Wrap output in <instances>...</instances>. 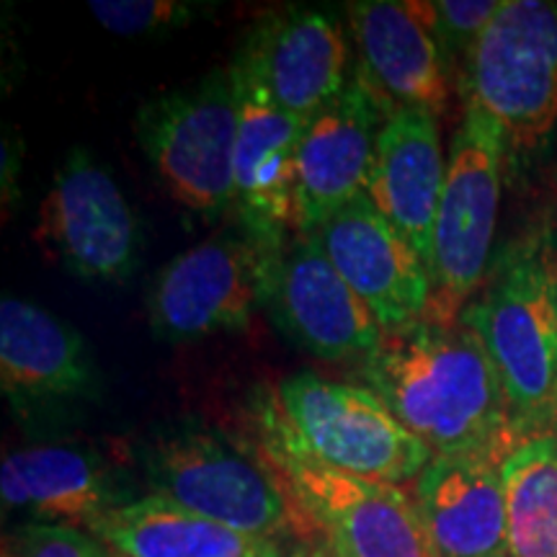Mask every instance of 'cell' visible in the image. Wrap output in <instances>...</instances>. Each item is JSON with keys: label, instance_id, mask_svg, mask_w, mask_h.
Returning a JSON list of instances; mask_svg holds the SVG:
<instances>
[{"label": "cell", "instance_id": "6da1fadb", "mask_svg": "<svg viewBox=\"0 0 557 557\" xmlns=\"http://www.w3.org/2000/svg\"><path fill=\"white\" fill-rule=\"evenodd\" d=\"M359 377L434 457H508L519 444L496 364L462 320L423 318L382 331L380 346L359 361Z\"/></svg>", "mask_w": 557, "mask_h": 557}, {"label": "cell", "instance_id": "7a4b0ae2", "mask_svg": "<svg viewBox=\"0 0 557 557\" xmlns=\"http://www.w3.org/2000/svg\"><path fill=\"white\" fill-rule=\"evenodd\" d=\"M547 238H524L493 259L459 320L483 338L519 442L549 434L557 395V271Z\"/></svg>", "mask_w": 557, "mask_h": 557}, {"label": "cell", "instance_id": "3957f363", "mask_svg": "<svg viewBox=\"0 0 557 557\" xmlns=\"http://www.w3.org/2000/svg\"><path fill=\"white\" fill-rule=\"evenodd\" d=\"M261 457L325 542L331 557H436L410 493L333 470L302 449L278 410L276 389L250 403Z\"/></svg>", "mask_w": 557, "mask_h": 557}, {"label": "cell", "instance_id": "277c9868", "mask_svg": "<svg viewBox=\"0 0 557 557\" xmlns=\"http://www.w3.org/2000/svg\"><path fill=\"white\" fill-rule=\"evenodd\" d=\"M135 462L150 496L199 517L274 542L315 534L261 451H248L205 423L156 429L135 447Z\"/></svg>", "mask_w": 557, "mask_h": 557}, {"label": "cell", "instance_id": "5b68a950", "mask_svg": "<svg viewBox=\"0 0 557 557\" xmlns=\"http://www.w3.org/2000/svg\"><path fill=\"white\" fill-rule=\"evenodd\" d=\"M238 124L227 65L145 101L135 114V135L171 199L212 220L235 212Z\"/></svg>", "mask_w": 557, "mask_h": 557}, {"label": "cell", "instance_id": "8992f818", "mask_svg": "<svg viewBox=\"0 0 557 557\" xmlns=\"http://www.w3.org/2000/svg\"><path fill=\"white\" fill-rule=\"evenodd\" d=\"M506 148L500 124L468 103L451 137L436 209L426 320L455 323L485 284L493 263Z\"/></svg>", "mask_w": 557, "mask_h": 557}, {"label": "cell", "instance_id": "52a82bcc", "mask_svg": "<svg viewBox=\"0 0 557 557\" xmlns=\"http://www.w3.org/2000/svg\"><path fill=\"white\" fill-rule=\"evenodd\" d=\"M465 107H478L506 143L534 150L557 122V3L504 0L459 75Z\"/></svg>", "mask_w": 557, "mask_h": 557}, {"label": "cell", "instance_id": "ba28073f", "mask_svg": "<svg viewBox=\"0 0 557 557\" xmlns=\"http://www.w3.org/2000/svg\"><path fill=\"white\" fill-rule=\"evenodd\" d=\"M276 400L302 449L333 470L406 485L434 459V451L364 385L297 372L278 382Z\"/></svg>", "mask_w": 557, "mask_h": 557}, {"label": "cell", "instance_id": "9c48e42d", "mask_svg": "<svg viewBox=\"0 0 557 557\" xmlns=\"http://www.w3.org/2000/svg\"><path fill=\"white\" fill-rule=\"evenodd\" d=\"M278 253L238 227L173 256L145 299L152 336L178 346L246 331L267 302Z\"/></svg>", "mask_w": 557, "mask_h": 557}, {"label": "cell", "instance_id": "30bf717a", "mask_svg": "<svg viewBox=\"0 0 557 557\" xmlns=\"http://www.w3.org/2000/svg\"><path fill=\"white\" fill-rule=\"evenodd\" d=\"M34 240L81 282L122 284L139 267L143 235L135 209L86 148H73L39 207Z\"/></svg>", "mask_w": 557, "mask_h": 557}, {"label": "cell", "instance_id": "8fae6325", "mask_svg": "<svg viewBox=\"0 0 557 557\" xmlns=\"http://www.w3.org/2000/svg\"><path fill=\"white\" fill-rule=\"evenodd\" d=\"M263 310L315 359L359 364L382 341L377 318L310 235H295L276 256Z\"/></svg>", "mask_w": 557, "mask_h": 557}, {"label": "cell", "instance_id": "7c38bea8", "mask_svg": "<svg viewBox=\"0 0 557 557\" xmlns=\"http://www.w3.org/2000/svg\"><path fill=\"white\" fill-rule=\"evenodd\" d=\"M238 94L235 214L253 240L282 250L295 238V163L305 120L276 107L240 54L230 62Z\"/></svg>", "mask_w": 557, "mask_h": 557}, {"label": "cell", "instance_id": "4fadbf2b", "mask_svg": "<svg viewBox=\"0 0 557 557\" xmlns=\"http://www.w3.org/2000/svg\"><path fill=\"white\" fill-rule=\"evenodd\" d=\"M389 114L351 67L344 94L305 124L295 163V235H312L367 194L374 148Z\"/></svg>", "mask_w": 557, "mask_h": 557}, {"label": "cell", "instance_id": "5bb4252c", "mask_svg": "<svg viewBox=\"0 0 557 557\" xmlns=\"http://www.w3.org/2000/svg\"><path fill=\"white\" fill-rule=\"evenodd\" d=\"M354 67L389 111L442 116L449 103V62L434 34V3L359 0L346 5Z\"/></svg>", "mask_w": 557, "mask_h": 557}, {"label": "cell", "instance_id": "9a60e30c", "mask_svg": "<svg viewBox=\"0 0 557 557\" xmlns=\"http://www.w3.org/2000/svg\"><path fill=\"white\" fill-rule=\"evenodd\" d=\"M235 54L248 62L276 107L305 122L344 94L354 67L336 16L308 5L267 13Z\"/></svg>", "mask_w": 557, "mask_h": 557}, {"label": "cell", "instance_id": "2e32d148", "mask_svg": "<svg viewBox=\"0 0 557 557\" xmlns=\"http://www.w3.org/2000/svg\"><path fill=\"white\" fill-rule=\"evenodd\" d=\"M310 238L372 310L382 331L426 318L429 269L367 194L338 209Z\"/></svg>", "mask_w": 557, "mask_h": 557}, {"label": "cell", "instance_id": "e0dca14e", "mask_svg": "<svg viewBox=\"0 0 557 557\" xmlns=\"http://www.w3.org/2000/svg\"><path fill=\"white\" fill-rule=\"evenodd\" d=\"M0 387L16 410L94 400L101 372L78 329L26 299L0 302Z\"/></svg>", "mask_w": 557, "mask_h": 557}, {"label": "cell", "instance_id": "ac0fdd59", "mask_svg": "<svg viewBox=\"0 0 557 557\" xmlns=\"http://www.w3.org/2000/svg\"><path fill=\"white\" fill-rule=\"evenodd\" d=\"M3 508L26 513L32 524L90 532L109 511L135 500L99 451L83 444H34L3 457Z\"/></svg>", "mask_w": 557, "mask_h": 557}, {"label": "cell", "instance_id": "d6986e66", "mask_svg": "<svg viewBox=\"0 0 557 557\" xmlns=\"http://www.w3.org/2000/svg\"><path fill=\"white\" fill-rule=\"evenodd\" d=\"M506 455L434 457L416 480L413 500L436 557H508Z\"/></svg>", "mask_w": 557, "mask_h": 557}, {"label": "cell", "instance_id": "ffe728a7", "mask_svg": "<svg viewBox=\"0 0 557 557\" xmlns=\"http://www.w3.org/2000/svg\"><path fill=\"white\" fill-rule=\"evenodd\" d=\"M444 178L447 158L438 135V116L416 109L389 114L374 148L367 197L408 240L426 269H431L434 253V225Z\"/></svg>", "mask_w": 557, "mask_h": 557}, {"label": "cell", "instance_id": "44dd1931", "mask_svg": "<svg viewBox=\"0 0 557 557\" xmlns=\"http://www.w3.org/2000/svg\"><path fill=\"white\" fill-rule=\"evenodd\" d=\"M122 557H284L274 540L238 532L160 496H137L90 529Z\"/></svg>", "mask_w": 557, "mask_h": 557}, {"label": "cell", "instance_id": "7402d4cb", "mask_svg": "<svg viewBox=\"0 0 557 557\" xmlns=\"http://www.w3.org/2000/svg\"><path fill=\"white\" fill-rule=\"evenodd\" d=\"M508 557H557V434L519 442L504 462Z\"/></svg>", "mask_w": 557, "mask_h": 557}, {"label": "cell", "instance_id": "603a6c76", "mask_svg": "<svg viewBox=\"0 0 557 557\" xmlns=\"http://www.w3.org/2000/svg\"><path fill=\"white\" fill-rule=\"evenodd\" d=\"M214 9L199 0H94L88 3L103 29L116 37H156L191 26L194 21Z\"/></svg>", "mask_w": 557, "mask_h": 557}, {"label": "cell", "instance_id": "cb8c5ba5", "mask_svg": "<svg viewBox=\"0 0 557 557\" xmlns=\"http://www.w3.org/2000/svg\"><path fill=\"white\" fill-rule=\"evenodd\" d=\"M500 3L496 0H436L434 34L447 62L468 60L480 34L496 16Z\"/></svg>", "mask_w": 557, "mask_h": 557}, {"label": "cell", "instance_id": "d4e9b609", "mask_svg": "<svg viewBox=\"0 0 557 557\" xmlns=\"http://www.w3.org/2000/svg\"><path fill=\"white\" fill-rule=\"evenodd\" d=\"M3 557H114V553L83 529L24 524L5 537Z\"/></svg>", "mask_w": 557, "mask_h": 557}, {"label": "cell", "instance_id": "484cf974", "mask_svg": "<svg viewBox=\"0 0 557 557\" xmlns=\"http://www.w3.org/2000/svg\"><path fill=\"white\" fill-rule=\"evenodd\" d=\"M284 557H331V555L318 553V549H299V553H287Z\"/></svg>", "mask_w": 557, "mask_h": 557}, {"label": "cell", "instance_id": "4316f807", "mask_svg": "<svg viewBox=\"0 0 557 557\" xmlns=\"http://www.w3.org/2000/svg\"><path fill=\"white\" fill-rule=\"evenodd\" d=\"M549 434H557V395H555V406H553V426H549Z\"/></svg>", "mask_w": 557, "mask_h": 557}, {"label": "cell", "instance_id": "83f0119b", "mask_svg": "<svg viewBox=\"0 0 557 557\" xmlns=\"http://www.w3.org/2000/svg\"><path fill=\"white\" fill-rule=\"evenodd\" d=\"M553 253H555V271H557V248L553 250Z\"/></svg>", "mask_w": 557, "mask_h": 557}, {"label": "cell", "instance_id": "f1b7e54d", "mask_svg": "<svg viewBox=\"0 0 557 557\" xmlns=\"http://www.w3.org/2000/svg\"><path fill=\"white\" fill-rule=\"evenodd\" d=\"M114 557H122V555H114Z\"/></svg>", "mask_w": 557, "mask_h": 557}]
</instances>
